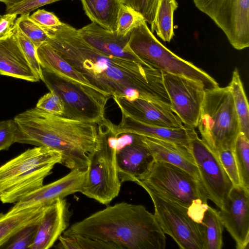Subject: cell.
<instances>
[{
    "mask_svg": "<svg viewBox=\"0 0 249 249\" xmlns=\"http://www.w3.org/2000/svg\"><path fill=\"white\" fill-rule=\"evenodd\" d=\"M231 94L239 125L240 132L249 138V107L243 85L237 68L228 86Z\"/></svg>",
    "mask_w": 249,
    "mask_h": 249,
    "instance_id": "cell-27",
    "label": "cell"
},
{
    "mask_svg": "<svg viewBox=\"0 0 249 249\" xmlns=\"http://www.w3.org/2000/svg\"><path fill=\"white\" fill-rule=\"evenodd\" d=\"M135 182L145 184L187 208L199 199L207 203L204 192L196 179L168 162L154 160L147 171Z\"/></svg>",
    "mask_w": 249,
    "mask_h": 249,
    "instance_id": "cell-10",
    "label": "cell"
},
{
    "mask_svg": "<svg viewBox=\"0 0 249 249\" xmlns=\"http://www.w3.org/2000/svg\"><path fill=\"white\" fill-rule=\"evenodd\" d=\"M121 2L139 12L146 22L150 25L154 23V18L159 0H120Z\"/></svg>",
    "mask_w": 249,
    "mask_h": 249,
    "instance_id": "cell-35",
    "label": "cell"
},
{
    "mask_svg": "<svg viewBox=\"0 0 249 249\" xmlns=\"http://www.w3.org/2000/svg\"><path fill=\"white\" fill-rule=\"evenodd\" d=\"M178 7L176 0H159L154 23L150 31L165 42H170L174 36L173 16Z\"/></svg>",
    "mask_w": 249,
    "mask_h": 249,
    "instance_id": "cell-26",
    "label": "cell"
},
{
    "mask_svg": "<svg viewBox=\"0 0 249 249\" xmlns=\"http://www.w3.org/2000/svg\"><path fill=\"white\" fill-rule=\"evenodd\" d=\"M233 151L241 185L249 188V138L240 132Z\"/></svg>",
    "mask_w": 249,
    "mask_h": 249,
    "instance_id": "cell-29",
    "label": "cell"
},
{
    "mask_svg": "<svg viewBox=\"0 0 249 249\" xmlns=\"http://www.w3.org/2000/svg\"><path fill=\"white\" fill-rule=\"evenodd\" d=\"M193 1L224 32L234 49L249 46V0Z\"/></svg>",
    "mask_w": 249,
    "mask_h": 249,
    "instance_id": "cell-11",
    "label": "cell"
},
{
    "mask_svg": "<svg viewBox=\"0 0 249 249\" xmlns=\"http://www.w3.org/2000/svg\"><path fill=\"white\" fill-rule=\"evenodd\" d=\"M0 74L33 82L40 80L28 63L13 32L0 38Z\"/></svg>",
    "mask_w": 249,
    "mask_h": 249,
    "instance_id": "cell-21",
    "label": "cell"
},
{
    "mask_svg": "<svg viewBox=\"0 0 249 249\" xmlns=\"http://www.w3.org/2000/svg\"><path fill=\"white\" fill-rule=\"evenodd\" d=\"M205 249H221L223 246L224 225L219 211L208 206L202 220Z\"/></svg>",
    "mask_w": 249,
    "mask_h": 249,
    "instance_id": "cell-28",
    "label": "cell"
},
{
    "mask_svg": "<svg viewBox=\"0 0 249 249\" xmlns=\"http://www.w3.org/2000/svg\"><path fill=\"white\" fill-rule=\"evenodd\" d=\"M221 163L233 186L241 185L233 149H223L217 152Z\"/></svg>",
    "mask_w": 249,
    "mask_h": 249,
    "instance_id": "cell-36",
    "label": "cell"
},
{
    "mask_svg": "<svg viewBox=\"0 0 249 249\" xmlns=\"http://www.w3.org/2000/svg\"><path fill=\"white\" fill-rule=\"evenodd\" d=\"M16 142L51 148L61 155V163L71 170H87L88 154L98 145V124L53 114L36 107L14 118Z\"/></svg>",
    "mask_w": 249,
    "mask_h": 249,
    "instance_id": "cell-2",
    "label": "cell"
},
{
    "mask_svg": "<svg viewBox=\"0 0 249 249\" xmlns=\"http://www.w3.org/2000/svg\"><path fill=\"white\" fill-rule=\"evenodd\" d=\"M63 235L109 243L117 249H164L165 234L154 214L142 205L116 203L74 223Z\"/></svg>",
    "mask_w": 249,
    "mask_h": 249,
    "instance_id": "cell-3",
    "label": "cell"
},
{
    "mask_svg": "<svg viewBox=\"0 0 249 249\" xmlns=\"http://www.w3.org/2000/svg\"><path fill=\"white\" fill-rule=\"evenodd\" d=\"M162 72L163 84L173 111L183 126L197 127L205 89L200 83L184 76Z\"/></svg>",
    "mask_w": 249,
    "mask_h": 249,
    "instance_id": "cell-13",
    "label": "cell"
},
{
    "mask_svg": "<svg viewBox=\"0 0 249 249\" xmlns=\"http://www.w3.org/2000/svg\"><path fill=\"white\" fill-rule=\"evenodd\" d=\"M143 19V18L139 12L122 4L118 14L116 31L119 36H129L134 28Z\"/></svg>",
    "mask_w": 249,
    "mask_h": 249,
    "instance_id": "cell-33",
    "label": "cell"
},
{
    "mask_svg": "<svg viewBox=\"0 0 249 249\" xmlns=\"http://www.w3.org/2000/svg\"><path fill=\"white\" fill-rule=\"evenodd\" d=\"M128 43L136 55L155 69L195 80L202 84L206 90L219 87L215 80L206 71L180 58L162 45L144 19L130 33Z\"/></svg>",
    "mask_w": 249,
    "mask_h": 249,
    "instance_id": "cell-7",
    "label": "cell"
},
{
    "mask_svg": "<svg viewBox=\"0 0 249 249\" xmlns=\"http://www.w3.org/2000/svg\"><path fill=\"white\" fill-rule=\"evenodd\" d=\"M41 71V80L63 102L65 110L62 117L96 124L106 118V107L110 96L42 67Z\"/></svg>",
    "mask_w": 249,
    "mask_h": 249,
    "instance_id": "cell-8",
    "label": "cell"
},
{
    "mask_svg": "<svg viewBox=\"0 0 249 249\" xmlns=\"http://www.w3.org/2000/svg\"><path fill=\"white\" fill-rule=\"evenodd\" d=\"M141 136L154 160L168 162L180 168L192 175L202 188L198 169L188 143L184 144Z\"/></svg>",
    "mask_w": 249,
    "mask_h": 249,
    "instance_id": "cell-19",
    "label": "cell"
},
{
    "mask_svg": "<svg viewBox=\"0 0 249 249\" xmlns=\"http://www.w3.org/2000/svg\"><path fill=\"white\" fill-rule=\"evenodd\" d=\"M119 124H113L112 131L118 136L122 133H132L152 137L181 144H187L190 140L189 128H166L142 123L121 112Z\"/></svg>",
    "mask_w": 249,
    "mask_h": 249,
    "instance_id": "cell-22",
    "label": "cell"
},
{
    "mask_svg": "<svg viewBox=\"0 0 249 249\" xmlns=\"http://www.w3.org/2000/svg\"><path fill=\"white\" fill-rule=\"evenodd\" d=\"M81 1L86 15L92 22L108 31H116L118 14L123 4L120 0Z\"/></svg>",
    "mask_w": 249,
    "mask_h": 249,
    "instance_id": "cell-25",
    "label": "cell"
},
{
    "mask_svg": "<svg viewBox=\"0 0 249 249\" xmlns=\"http://www.w3.org/2000/svg\"><path fill=\"white\" fill-rule=\"evenodd\" d=\"M36 52L41 67L68 80L96 89L49 43L46 42L41 45L37 48Z\"/></svg>",
    "mask_w": 249,
    "mask_h": 249,
    "instance_id": "cell-23",
    "label": "cell"
},
{
    "mask_svg": "<svg viewBox=\"0 0 249 249\" xmlns=\"http://www.w3.org/2000/svg\"><path fill=\"white\" fill-rule=\"evenodd\" d=\"M112 98L121 112L140 122L166 128L184 127L170 106L141 99L129 101L118 96Z\"/></svg>",
    "mask_w": 249,
    "mask_h": 249,
    "instance_id": "cell-16",
    "label": "cell"
},
{
    "mask_svg": "<svg viewBox=\"0 0 249 249\" xmlns=\"http://www.w3.org/2000/svg\"><path fill=\"white\" fill-rule=\"evenodd\" d=\"M189 131L188 145L198 167L203 191L207 199L220 209L233 185L217 153L198 137L194 128L189 127Z\"/></svg>",
    "mask_w": 249,
    "mask_h": 249,
    "instance_id": "cell-12",
    "label": "cell"
},
{
    "mask_svg": "<svg viewBox=\"0 0 249 249\" xmlns=\"http://www.w3.org/2000/svg\"><path fill=\"white\" fill-rule=\"evenodd\" d=\"M21 32L33 43L37 49L47 42L49 36L47 32L30 18V14L22 15L15 21Z\"/></svg>",
    "mask_w": 249,
    "mask_h": 249,
    "instance_id": "cell-31",
    "label": "cell"
},
{
    "mask_svg": "<svg viewBox=\"0 0 249 249\" xmlns=\"http://www.w3.org/2000/svg\"><path fill=\"white\" fill-rule=\"evenodd\" d=\"M87 170L77 169L63 177L41 187L30 193L16 203L7 212L14 213L23 209L35 206H46L57 199L80 192L84 185Z\"/></svg>",
    "mask_w": 249,
    "mask_h": 249,
    "instance_id": "cell-15",
    "label": "cell"
},
{
    "mask_svg": "<svg viewBox=\"0 0 249 249\" xmlns=\"http://www.w3.org/2000/svg\"><path fill=\"white\" fill-rule=\"evenodd\" d=\"M18 133L14 119L0 121V151L7 150L15 142Z\"/></svg>",
    "mask_w": 249,
    "mask_h": 249,
    "instance_id": "cell-38",
    "label": "cell"
},
{
    "mask_svg": "<svg viewBox=\"0 0 249 249\" xmlns=\"http://www.w3.org/2000/svg\"><path fill=\"white\" fill-rule=\"evenodd\" d=\"M22 0H0V2L4 3L6 5V9H8Z\"/></svg>",
    "mask_w": 249,
    "mask_h": 249,
    "instance_id": "cell-42",
    "label": "cell"
},
{
    "mask_svg": "<svg viewBox=\"0 0 249 249\" xmlns=\"http://www.w3.org/2000/svg\"><path fill=\"white\" fill-rule=\"evenodd\" d=\"M100 140L88 156L89 164L80 193L100 203L107 205L120 191L121 182L117 168L116 136L111 131L112 123L105 118L98 124Z\"/></svg>",
    "mask_w": 249,
    "mask_h": 249,
    "instance_id": "cell-5",
    "label": "cell"
},
{
    "mask_svg": "<svg viewBox=\"0 0 249 249\" xmlns=\"http://www.w3.org/2000/svg\"><path fill=\"white\" fill-rule=\"evenodd\" d=\"M116 159L121 183L135 182L147 171L154 160L141 136L137 134L132 142L117 149Z\"/></svg>",
    "mask_w": 249,
    "mask_h": 249,
    "instance_id": "cell-18",
    "label": "cell"
},
{
    "mask_svg": "<svg viewBox=\"0 0 249 249\" xmlns=\"http://www.w3.org/2000/svg\"><path fill=\"white\" fill-rule=\"evenodd\" d=\"M224 227L237 249H248L249 243V188L233 186L219 211Z\"/></svg>",
    "mask_w": 249,
    "mask_h": 249,
    "instance_id": "cell-14",
    "label": "cell"
},
{
    "mask_svg": "<svg viewBox=\"0 0 249 249\" xmlns=\"http://www.w3.org/2000/svg\"><path fill=\"white\" fill-rule=\"evenodd\" d=\"M40 220L20 230L12 237V241L5 248L7 249H29L34 240Z\"/></svg>",
    "mask_w": 249,
    "mask_h": 249,
    "instance_id": "cell-34",
    "label": "cell"
},
{
    "mask_svg": "<svg viewBox=\"0 0 249 249\" xmlns=\"http://www.w3.org/2000/svg\"><path fill=\"white\" fill-rule=\"evenodd\" d=\"M60 0H23L22 1L6 9V14L26 15L35 10L47 4Z\"/></svg>",
    "mask_w": 249,
    "mask_h": 249,
    "instance_id": "cell-39",
    "label": "cell"
},
{
    "mask_svg": "<svg viewBox=\"0 0 249 249\" xmlns=\"http://www.w3.org/2000/svg\"><path fill=\"white\" fill-rule=\"evenodd\" d=\"M47 43L98 90L129 101L137 99L170 106L162 72L142 60L104 53L87 43L65 23L47 31Z\"/></svg>",
    "mask_w": 249,
    "mask_h": 249,
    "instance_id": "cell-1",
    "label": "cell"
},
{
    "mask_svg": "<svg viewBox=\"0 0 249 249\" xmlns=\"http://www.w3.org/2000/svg\"><path fill=\"white\" fill-rule=\"evenodd\" d=\"M139 185L150 196L154 204V215L162 231L171 237L180 249H205L203 225L189 216L188 208L145 184Z\"/></svg>",
    "mask_w": 249,
    "mask_h": 249,
    "instance_id": "cell-9",
    "label": "cell"
},
{
    "mask_svg": "<svg viewBox=\"0 0 249 249\" xmlns=\"http://www.w3.org/2000/svg\"><path fill=\"white\" fill-rule=\"evenodd\" d=\"M36 107L47 112L62 116L64 112V106L61 98L54 92H50L42 96Z\"/></svg>",
    "mask_w": 249,
    "mask_h": 249,
    "instance_id": "cell-37",
    "label": "cell"
},
{
    "mask_svg": "<svg viewBox=\"0 0 249 249\" xmlns=\"http://www.w3.org/2000/svg\"><path fill=\"white\" fill-rule=\"evenodd\" d=\"M56 247L61 249H117L113 244L80 236L60 235Z\"/></svg>",
    "mask_w": 249,
    "mask_h": 249,
    "instance_id": "cell-30",
    "label": "cell"
},
{
    "mask_svg": "<svg viewBox=\"0 0 249 249\" xmlns=\"http://www.w3.org/2000/svg\"><path fill=\"white\" fill-rule=\"evenodd\" d=\"M78 32L87 43L104 53L125 59L141 60L129 46V35L119 36L116 31H108L94 22L78 29Z\"/></svg>",
    "mask_w": 249,
    "mask_h": 249,
    "instance_id": "cell-20",
    "label": "cell"
},
{
    "mask_svg": "<svg viewBox=\"0 0 249 249\" xmlns=\"http://www.w3.org/2000/svg\"><path fill=\"white\" fill-rule=\"evenodd\" d=\"M197 127L201 139L217 153L233 149L240 125L228 86L205 90Z\"/></svg>",
    "mask_w": 249,
    "mask_h": 249,
    "instance_id": "cell-6",
    "label": "cell"
},
{
    "mask_svg": "<svg viewBox=\"0 0 249 249\" xmlns=\"http://www.w3.org/2000/svg\"><path fill=\"white\" fill-rule=\"evenodd\" d=\"M12 32L16 36L22 52L32 69L39 80H41V67L37 57V49L33 43L21 32L15 22Z\"/></svg>",
    "mask_w": 249,
    "mask_h": 249,
    "instance_id": "cell-32",
    "label": "cell"
},
{
    "mask_svg": "<svg viewBox=\"0 0 249 249\" xmlns=\"http://www.w3.org/2000/svg\"><path fill=\"white\" fill-rule=\"evenodd\" d=\"M17 15L6 14L0 16V38H3L12 32Z\"/></svg>",
    "mask_w": 249,
    "mask_h": 249,
    "instance_id": "cell-41",
    "label": "cell"
},
{
    "mask_svg": "<svg viewBox=\"0 0 249 249\" xmlns=\"http://www.w3.org/2000/svg\"><path fill=\"white\" fill-rule=\"evenodd\" d=\"M61 155L51 148L28 149L0 166V201L16 203L43 185Z\"/></svg>",
    "mask_w": 249,
    "mask_h": 249,
    "instance_id": "cell-4",
    "label": "cell"
},
{
    "mask_svg": "<svg viewBox=\"0 0 249 249\" xmlns=\"http://www.w3.org/2000/svg\"><path fill=\"white\" fill-rule=\"evenodd\" d=\"M46 206H33L14 213H0V247L20 230L40 220Z\"/></svg>",
    "mask_w": 249,
    "mask_h": 249,
    "instance_id": "cell-24",
    "label": "cell"
},
{
    "mask_svg": "<svg viewBox=\"0 0 249 249\" xmlns=\"http://www.w3.org/2000/svg\"><path fill=\"white\" fill-rule=\"evenodd\" d=\"M71 215L68 203L64 198L57 199L46 205L29 249L51 248L68 229Z\"/></svg>",
    "mask_w": 249,
    "mask_h": 249,
    "instance_id": "cell-17",
    "label": "cell"
},
{
    "mask_svg": "<svg viewBox=\"0 0 249 249\" xmlns=\"http://www.w3.org/2000/svg\"><path fill=\"white\" fill-rule=\"evenodd\" d=\"M30 16L45 31L57 27L62 23L53 13L44 9H38Z\"/></svg>",
    "mask_w": 249,
    "mask_h": 249,
    "instance_id": "cell-40",
    "label": "cell"
}]
</instances>
